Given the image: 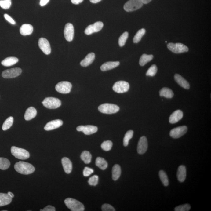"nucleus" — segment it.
I'll list each match as a JSON object with an SVG mask.
<instances>
[{"mask_svg": "<svg viewBox=\"0 0 211 211\" xmlns=\"http://www.w3.org/2000/svg\"><path fill=\"white\" fill-rule=\"evenodd\" d=\"M14 168L18 173L24 175L31 174L35 170V167L32 164L21 161L15 163Z\"/></svg>", "mask_w": 211, "mask_h": 211, "instance_id": "1", "label": "nucleus"}, {"mask_svg": "<svg viewBox=\"0 0 211 211\" xmlns=\"http://www.w3.org/2000/svg\"><path fill=\"white\" fill-rule=\"evenodd\" d=\"M66 206L72 211H83L85 210L84 206L76 199L68 198L64 201Z\"/></svg>", "mask_w": 211, "mask_h": 211, "instance_id": "2", "label": "nucleus"}, {"mask_svg": "<svg viewBox=\"0 0 211 211\" xmlns=\"http://www.w3.org/2000/svg\"><path fill=\"white\" fill-rule=\"evenodd\" d=\"M98 110L103 114H111L117 113L119 111L120 108L116 105L104 103L99 106Z\"/></svg>", "mask_w": 211, "mask_h": 211, "instance_id": "3", "label": "nucleus"}, {"mask_svg": "<svg viewBox=\"0 0 211 211\" xmlns=\"http://www.w3.org/2000/svg\"><path fill=\"white\" fill-rule=\"evenodd\" d=\"M11 151L13 155L20 160H26L30 157L29 152L22 148L12 146L11 148Z\"/></svg>", "mask_w": 211, "mask_h": 211, "instance_id": "4", "label": "nucleus"}, {"mask_svg": "<svg viewBox=\"0 0 211 211\" xmlns=\"http://www.w3.org/2000/svg\"><path fill=\"white\" fill-rule=\"evenodd\" d=\"M42 103L45 107L49 109H55L58 108L61 104V100L59 99L53 97L46 98Z\"/></svg>", "mask_w": 211, "mask_h": 211, "instance_id": "5", "label": "nucleus"}, {"mask_svg": "<svg viewBox=\"0 0 211 211\" xmlns=\"http://www.w3.org/2000/svg\"><path fill=\"white\" fill-rule=\"evenodd\" d=\"M143 4L141 0H129L124 5V9L127 12H133L142 7Z\"/></svg>", "mask_w": 211, "mask_h": 211, "instance_id": "6", "label": "nucleus"}, {"mask_svg": "<svg viewBox=\"0 0 211 211\" xmlns=\"http://www.w3.org/2000/svg\"><path fill=\"white\" fill-rule=\"evenodd\" d=\"M167 47L169 50L175 53H182L188 51V47L181 43H170L167 44Z\"/></svg>", "mask_w": 211, "mask_h": 211, "instance_id": "7", "label": "nucleus"}, {"mask_svg": "<svg viewBox=\"0 0 211 211\" xmlns=\"http://www.w3.org/2000/svg\"><path fill=\"white\" fill-rule=\"evenodd\" d=\"M72 85L70 82L63 81L56 85L55 89L57 92L63 94H67L71 92Z\"/></svg>", "mask_w": 211, "mask_h": 211, "instance_id": "8", "label": "nucleus"}, {"mask_svg": "<svg viewBox=\"0 0 211 211\" xmlns=\"http://www.w3.org/2000/svg\"><path fill=\"white\" fill-rule=\"evenodd\" d=\"M129 89V84L123 81H120L116 82L113 86V90L118 93H125L128 92Z\"/></svg>", "mask_w": 211, "mask_h": 211, "instance_id": "9", "label": "nucleus"}, {"mask_svg": "<svg viewBox=\"0 0 211 211\" xmlns=\"http://www.w3.org/2000/svg\"><path fill=\"white\" fill-rule=\"evenodd\" d=\"M22 72V69L19 68H15L6 70L2 72V75L3 78L9 79L19 76Z\"/></svg>", "mask_w": 211, "mask_h": 211, "instance_id": "10", "label": "nucleus"}, {"mask_svg": "<svg viewBox=\"0 0 211 211\" xmlns=\"http://www.w3.org/2000/svg\"><path fill=\"white\" fill-rule=\"evenodd\" d=\"M187 130L188 128L185 126L177 127L170 131V135L173 138H179L186 133Z\"/></svg>", "mask_w": 211, "mask_h": 211, "instance_id": "11", "label": "nucleus"}, {"mask_svg": "<svg viewBox=\"0 0 211 211\" xmlns=\"http://www.w3.org/2000/svg\"><path fill=\"white\" fill-rule=\"evenodd\" d=\"M104 26L101 22H97L92 25H89L85 29V33L87 35H90L100 31Z\"/></svg>", "mask_w": 211, "mask_h": 211, "instance_id": "12", "label": "nucleus"}, {"mask_svg": "<svg viewBox=\"0 0 211 211\" xmlns=\"http://www.w3.org/2000/svg\"><path fill=\"white\" fill-rule=\"evenodd\" d=\"M38 45L40 49L45 54L49 55L51 53V47L49 42L46 38H41L39 40Z\"/></svg>", "mask_w": 211, "mask_h": 211, "instance_id": "13", "label": "nucleus"}, {"mask_svg": "<svg viewBox=\"0 0 211 211\" xmlns=\"http://www.w3.org/2000/svg\"><path fill=\"white\" fill-rule=\"evenodd\" d=\"M64 37L68 42L72 41L74 37V28L72 24L68 23L65 25L64 30Z\"/></svg>", "mask_w": 211, "mask_h": 211, "instance_id": "14", "label": "nucleus"}, {"mask_svg": "<svg viewBox=\"0 0 211 211\" xmlns=\"http://www.w3.org/2000/svg\"><path fill=\"white\" fill-rule=\"evenodd\" d=\"M76 129L78 131H82L85 135H90L97 132L98 128L92 125L80 126L76 128Z\"/></svg>", "mask_w": 211, "mask_h": 211, "instance_id": "15", "label": "nucleus"}, {"mask_svg": "<svg viewBox=\"0 0 211 211\" xmlns=\"http://www.w3.org/2000/svg\"><path fill=\"white\" fill-rule=\"evenodd\" d=\"M148 148L147 139L146 136L141 137L138 141L137 146V152L140 155L144 154L146 152Z\"/></svg>", "mask_w": 211, "mask_h": 211, "instance_id": "16", "label": "nucleus"}, {"mask_svg": "<svg viewBox=\"0 0 211 211\" xmlns=\"http://www.w3.org/2000/svg\"><path fill=\"white\" fill-rule=\"evenodd\" d=\"M63 122L61 120L57 119L49 122L44 127L46 131H51L58 128L63 125Z\"/></svg>", "mask_w": 211, "mask_h": 211, "instance_id": "17", "label": "nucleus"}, {"mask_svg": "<svg viewBox=\"0 0 211 211\" xmlns=\"http://www.w3.org/2000/svg\"><path fill=\"white\" fill-rule=\"evenodd\" d=\"M183 117V112L180 110H176L170 115L169 121L171 124L176 123L182 119Z\"/></svg>", "mask_w": 211, "mask_h": 211, "instance_id": "18", "label": "nucleus"}, {"mask_svg": "<svg viewBox=\"0 0 211 211\" xmlns=\"http://www.w3.org/2000/svg\"><path fill=\"white\" fill-rule=\"evenodd\" d=\"M175 80L181 87L186 89H189L190 86L188 82L178 74H176L174 76Z\"/></svg>", "mask_w": 211, "mask_h": 211, "instance_id": "19", "label": "nucleus"}, {"mask_svg": "<svg viewBox=\"0 0 211 211\" xmlns=\"http://www.w3.org/2000/svg\"><path fill=\"white\" fill-rule=\"evenodd\" d=\"M119 61H109L105 63L100 67V70L102 71H106L114 69L119 65Z\"/></svg>", "mask_w": 211, "mask_h": 211, "instance_id": "20", "label": "nucleus"}, {"mask_svg": "<svg viewBox=\"0 0 211 211\" xmlns=\"http://www.w3.org/2000/svg\"><path fill=\"white\" fill-rule=\"evenodd\" d=\"M61 163L63 167L64 171L67 174H70L72 170V163L68 158L64 157L61 160Z\"/></svg>", "mask_w": 211, "mask_h": 211, "instance_id": "21", "label": "nucleus"}, {"mask_svg": "<svg viewBox=\"0 0 211 211\" xmlns=\"http://www.w3.org/2000/svg\"><path fill=\"white\" fill-rule=\"evenodd\" d=\"M177 180L180 182H183L186 177V169L184 166H180L177 171Z\"/></svg>", "mask_w": 211, "mask_h": 211, "instance_id": "22", "label": "nucleus"}, {"mask_svg": "<svg viewBox=\"0 0 211 211\" xmlns=\"http://www.w3.org/2000/svg\"><path fill=\"white\" fill-rule=\"evenodd\" d=\"M95 54L94 53H91L88 54L83 60L81 61L80 65L83 67H87L94 60Z\"/></svg>", "mask_w": 211, "mask_h": 211, "instance_id": "23", "label": "nucleus"}, {"mask_svg": "<svg viewBox=\"0 0 211 211\" xmlns=\"http://www.w3.org/2000/svg\"><path fill=\"white\" fill-rule=\"evenodd\" d=\"M37 115V111L35 107H30L26 110L24 115V118L26 121H28L33 119Z\"/></svg>", "mask_w": 211, "mask_h": 211, "instance_id": "24", "label": "nucleus"}, {"mask_svg": "<svg viewBox=\"0 0 211 211\" xmlns=\"http://www.w3.org/2000/svg\"><path fill=\"white\" fill-rule=\"evenodd\" d=\"M33 31V27L29 24L22 25L20 29V34L23 36L29 35L31 34Z\"/></svg>", "mask_w": 211, "mask_h": 211, "instance_id": "25", "label": "nucleus"}, {"mask_svg": "<svg viewBox=\"0 0 211 211\" xmlns=\"http://www.w3.org/2000/svg\"><path fill=\"white\" fill-rule=\"evenodd\" d=\"M12 202V198L8 194L0 193V206L9 205Z\"/></svg>", "mask_w": 211, "mask_h": 211, "instance_id": "26", "label": "nucleus"}, {"mask_svg": "<svg viewBox=\"0 0 211 211\" xmlns=\"http://www.w3.org/2000/svg\"><path fill=\"white\" fill-rule=\"evenodd\" d=\"M19 61V59L16 57H8L3 60L1 64L2 65L5 67H10L14 65Z\"/></svg>", "mask_w": 211, "mask_h": 211, "instance_id": "27", "label": "nucleus"}, {"mask_svg": "<svg viewBox=\"0 0 211 211\" xmlns=\"http://www.w3.org/2000/svg\"><path fill=\"white\" fill-rule=\"evenodd\" d=\"M161 97H164L166 98L171 99L174 96V93L172 90L167 87L163 88L160 91Z\"/></svg>", "mask_w": 211, "mask_h": 211, "instance_id": "28", "label": "nucleus"}, {"mask_svg": "<svg viewBox=\"0 0 211 211\" xmlns=\"http://www.w3.org/2000/svg\"><path fill=\"white\" fill-rule=\"evenodd\" d=\"M121 173V168L118 165H115L113 167L112 170L113 180L116 181L119 178Z\"/></svg>", "mask_w": 211, "mask_h": 211, "instance_id": "29", "label": "nucleus"}, {"mask_svg": "<svg viewBox=\"0 0 211 211\" xmlns=\"http://www.w3.org/2000/svg\"><path fill=\"white\" fill-rule=\"evenodd\" d=\"M96 165L103 170L106 169L108 166V163L103 158L97 157L96 161Z\"/></svg>", "mask_w": 211, "mask_h": 211, "instance_id": "30", "label": "nucleus"}, {"mask_svg": "<svg viewBox=\"0 0 211 211\" xmlns=\"http://www.w3.org/2000/svg\"><path fill=\"white\" fill-rule=\"evenodd\" d=\"M153 58V56L152 54H151V55H147V54H142L140 59V65L141 66H144L148 62L151 61Z\"/></svg>", "mask_w": 211, "mask_h": 211, "instance_id": "31", "label": "nucleus"}, {"mask_svg": "<svg viewBox=\"0 0 211 211\" xmlns=\"http://www.w3.org/2000/svg\"><path fill=\"white\" fill-rule=\"evenodd\" d=\"M92 158L91 154L88 151H84L81 155V159L86 164H89L91 162Z\"/></svg>", "mask_w": 211, "mask_h": 211, "instance_id": "32", "label": "nucleus"}, {"mask_svg": "<svg viewBox=\"0 0 211 211\" xmlns=\"http://www.w3.org/2000/svg\"><path fill=\"white\" fill-rule=\"evenodd\" d=\"M10 164V162L8 159L0 157V169L6 170L9 168Z\"/></svg>", "mask_w": 211, "mask_h": 211, "instance_id": "33", "label": "nucleus"}, {"mask_svg": "<svg viewBox=\"0 0 211 211\" xmlns=\"http://www.w3.org/2000/svg\"><path fill=\"white\" fill-rule=\"evenodd\" d=\"M146 30L144 29H142L138 31L135 35L133 39L134 43L136 44L140 41L141 39L146 33Z\"/></svg>", "mask_w": 211, "mask_h": 211, "instance_id": "34", "label": "nucleus"}, {"mask_svg": "<svg viewBox=\"0 0 211 211\" xmlns=\"http://www.w3.org/2000/svg\"><path fill=\"white\" fill-rule=\"evenodd\" d=\"M13 118L12 117H10L7 118L5 121L2 126V129L3 131H6L12 127L13 122Z\"/></svg>", "mask_w": 211, "mask_h": 211, "instance_id": "35", "label": "nucleus"}, {"mask_svg": "<svg viewBox=\"0 0 211 211\" xmlns=\"http://www.w3.org/2000/svg\"><path fill=\"white\" fill-rule=\"evenodd\" d=\"M159 177H160L161 181L165 186H167L169 184L168 178L166 173L163 170H160L159 172Z\"/></svg>", "mask_w": 211, "mask_h": 211, "instance_id": "36", "label": "nucleus"}, {"mask_svg": "<svg viewBox=\"0 0 211 211\" xmlns=\"http://www.w3.org/2000/svg\"><path fill=\"white\" fill-rule=\"evenodd\" d=\"M134 132L133 130H129L126 133L123 139V145L124 146H128L130 140L132 138L133 136Z\"/></svg>", "mask_w": 211, "mask_h": 211, "instance_id": "37", "label": "nucleus"}, {"mask_svg": "<svg viewBox=\"0 0 211 211\" xmlns=\"http://www.w3.org/2000/svg\"><path fill=\"white\" fill-rule=\"evenodd\" d=\"M129 36V33L128 32H124L121 37H120L118 40V44L120 47H123L125 44L126 42L128 39Z\"/></svg>", "mask_w": 211, "mask_h": 211, "instance_id": "38", "label": "nucleus"}, {"mask_svg": "<svg viewBox=\"0 0 211 211\" xmlns=\"http://www.w3.org/2000/svg\"><path fill=\"white\" fill-rule=\"evenodd\" d=\"M113 146V143L111 141L107 140L104 141L101 144V147L104 151H109L111 150Z\"/></svg>", "mask_w": 211, "mask_h": 211, "instance_id": "39", "label": "nucleus"}, {"mask_svg": "<svg viewBox=\"0 0 211 211\" xmlns=\"http://www.w3.org/2000/svg\"><path fill=\"white\" fill-rule=\"evenodd\" d=\"M157 66L155 65H153L148 70L146 75L147 76H154L156 75L157 72Z\"/></svg>", "mask_w": 211, "mask_h": 211, "instance_id": "40", "label": "nucleus"}, {"mask_svg": "<svg viewBox=\"0 0 211 211\" xmlns=\"http://www.w3.org/2000/svg\"><path fill=\"white\" fill-rule=\"evenodd\" d=\"M12 5L11 0H0V6L3 9H9Z\"/></svg>", "mask_w": 211, "mask_h": 211, "instance_id": "41", "label": "nucleus"}, {"mask_svg": "<svg viewBox=\"0 0 211 211\" xmlns=\"http://www.w3.org/2000/svg\"><path fill=\"white\" fill-rule=\"evenodd\" d=\"M191 206L188 204L180 205L176 207L175 208L174 210L176 211H188L191 209Z\"/></svg>", "mask_w": 211, "mask_h": 211, "instance_id": "42", "label": "nucleus"}, {"mask_svg": "<svg viewBox=\"0 0 211 211\" xmlns=\"http://www.w3.org/2000/svg\"><path fill=\"white\" fill-rule=\"evenodd\" d=\"M98 176L97 175H95L89 178L88 183L90 185L95 186L97 185L98 183Z\"/></svg>", "mask_w": 211, "mask_h": 211, "instance_id": "43", "label": "nucleus"}, {"mask_svg": "<svg viewBox=\"0 0 211 211\" xmlns=\"http://www.w3.org/2000/svg\"><path fill=\"white\" fill-rule=\"evenodd\" d=\"M102 210L103 211H115V209L111 205L108 204H104L102 206Z\"/></svg>", "mask_w": 211, "mask_h": 211, "instance_id": "44", "label": "nucleus"}, {"mask_svg": "<svg viewBox=\"0 0 211 211\" xmlns=\"http://www.w3.org/2000/svg\"><path fill=\"white\" fill-rule=\"evenodd\" d=\"M93 173V170L92 169L88 167H85L83 170V174L85 177L89 176Z\"/></svg>", "mask_w": 211, "mask_h": 211, "instance_id": "45", "label": "nucleus"}, {"mask_svg": "<svg viewBox=\"0 0 211 211\" xmlns=\"http://www.w3.org/2000/svg\"><path fill=\"white\" fill-rule=\"evenodd\" d=\"M4 17L6 20L7 21H8L11 24L14 25L16 24V22L15 21V20L11 16H10L9 15L7 14H5L4 15Z\"/></svg>", "mask_w": 211, "mask_h": 211, "instance_id": "46", "label": "nucleus"}, {"mask_svg": "<svg viewBox=\"0 0 211 211\" xmlns=\"http://www.w3.org/2000/svg\"><path fill=\"white\" fill-rule=\"evenodd\" d=\"M55 207L51 205H48L42 209V211H55Z\"/></svg>", "mask_w": 211, "mask_h": 211, "instance_id": "47", "label": "nucleus"}, {"mask_svg": "<svg viewBox=\"0 0 211 211\" xmlns=\"http://www.w3.org/2000/svg\"><path fill=\"white\" fill-rule=\"evenodd\" d=\"M49 0H40V5L41 6H44L48 3Z\"/></svg>", "mask_w": 211, "mask_h": 211, "instance_id": "48", "label": "nucleus"}, {"mask_svg": "<svg viewBox=\"0 0 211 211\" xmlns=\"http://www.w3.org/2000/svg\"><path fill=\"white\" fill-rule=\"evenodd\" d=\"M83 1V0H71V2L72 3L77 5L82 3Z\"/></svg>", "mask_w": 211, "mask_h": 211, "instance_id": "49", "label": "nucleus"}, {"mask_svg": "<svg viewBox=\"0 0 211 211\" xmlns=\"http://www.w3.org/2000/svg\"><path fill=\"white\" fill-rule=\"evenodd\" d=\"M141 1H142V2L143 3V4H147L149 3V2H150L151 1H152V0H141Z\"/></svg>", "mask_w": 211, "mask_h": 211, "instance_id": "50", "label": "nucleus"}, {"mask_svg": "<svg viewBox=\"0 0 211 211\" xmlns=\"http://www.w3.org/2000/svg\"><path fill=\"white\" fill-rule=\"evenodd\" d=\"M91 2L93 3H97L100 2L101 0H90Z\"/></svg>", "mask_w": 211, "mask_h": 211, "instance_id": "51", "label": "nucleus"}, {"mask_svg": "<svg viewBox=\"0 0 211 211\" xmlns=\"http://www.w3.org/2000/svg\"><path fill=\"white\" fill-rule=\"evenodd\" d=\"M8 195H9L10 197H11V198H13L14 197V194L12 193V192H9L8 193Z\"/></svg>", "mask_w": 211, "mask_h": 211, "instance_id": "52", "label": "nucleus"}, {"mask_svg": "<svg viewBox=\"0 0 211 211\" xmlns=\"http://www.w3.org/2000/svg\"><path fill=\"white\" fill-rule=\"evenodd\" d=\"M40 211H42V209H40Z\"/></svg>", "mask_w": 211, "mask_h": 211, "instance_id": "53", "label": "nucleus"}]
</instances>
